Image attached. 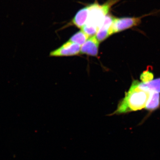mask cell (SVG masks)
<instances>
[{"label":"cell","mask_w":160,"mask_h":160,"mask_svg":"<svg viewBox=\"0 0 160 160\" xmlns=\"http://www.w3.org/2000/svg\"><path fill=\"white\" fill-rule=\"evenodd\" d=\"M139 82L138 80L132 82L125 97L118 104L117 109L110 115L126 114L145 108L150 92L140 89L138 87Z\"/></svg>","instance_id":"obj_1"},{"label":"cell","mask_w":160,"mask_h":160,"mask_svg":"<svg viewBox=\"0 0 160 160\" xmlns=\"http://www.w3.org/2000/svg\"><path fill=\"white\" fill-rule=\"evenodd\" d=\"M119 1V0H109L102 5H100L96 2L89 5L88 6L89 16L86 24L94 26L98 29H99L111 6Z\"/></svg>","instance_id":"obj_2"},{"label":"cell","mask_w":160,"mask_h":160,"mask_svg":"<svg viewBox=\"0 0 160 160\" xmlns=\"http://www.w3.org/2000/svg\"><path fill=\"white\" fill-rule=\"evenodd\" d=\"M153 13V12H152L140 17L115 18L111 28L112 35L139 26L142 23L143 18Z\"/></svg>","instance_id":"obj_3"},{"label":"cell","mask_w":160,"mask_h":160,"mask_svg":"<svg viewBox=\"0 0 160 160\" xmlns=\"http://www.w3.org/2000/svg\"><path fill=\"white\" fill-rule=\"evenodd\" d=\"M81 46L68 41L58 49L50 52L49 56L53 57L74 56L81 54Z\"/></svg>","instance_id":"obj_4"},{"label":"cell","mask_w":160,"mask_h":160,"mask_svg":"<svg viewBox=\"0 0 160 160\" xmlns=\"http://www.w3.org/2000/svg\"><path fill=\"white\" fill-rule=\"evenodd\" d=\"M100 42L95 36L90 37L81 47V54L92 57L98 56V54Z\"/></svg>","instance_id":"obj_5"},{"label":"cell","mask_w":160,"mask_h":160,"mask_svg":"<svg viewBox=\"0 0 160 160\" xmlns=\"http://www.w3.org/2000/svg\"><path fill=\"white\" fill-rule=\"evenodd\" d=\"M89 13L88 6L80 9L79 11H78L72 20V22L75 26L82 29L87 22Z\"/></svg>","instance_id":"obj_6"},{"label":"cell","mask_w":160,"mask_h":160,"mask_svg":"<svg viewBox=\"0 0 160 160\" xmlns=\"http://www.w3.org/2000/svg\"><path fill=\"white\" fill-rule=\"evenodd\" d=\"M149 92V98L145 108L147 111L153 112L160 107V95L157 92Z\"/></svg>","instance_id":"obj_7"},{"label":"cell","mask_w":160,"mask_h":160,"mask_svg":"<svg viewBox=\"0 0 160 160\" xmlns=\"http://www.w3.org/2000/svg\"><path fill=\"white\" fill-rule=\"evenodd\" d=\"M138 87L144 91L160 92V78L152 80L149 82L139 83Z\"/></svg>","instance_id":"obj_8"},{"label":"cell","mask_w":160,"mask_h":160,"mask_svg":"<svg viewBox=\"0 0 160 160\" xmlns=\"http://www.w3.org/2000/svg\"><path fill=\"white\" fill-rule=\"evenodd\" d=\"M89 38V36L87 35L82 30H81L73 35L69 41L82 46Z\"/></svg>","instance_id":"obj_9"},{"label":"cell","mask_w":160,"mask_h":160,"mask_svg":"<svg viewBox=\"0 0 160 160\" xmlns=\"http://www.w3.org/2000/svg\"><path fill=\"white\" fill-rule=\"evenodd\" d=\"M82 30L90 37L95 36L98 29L94 26L86 24L82 28Z\"/></svg>","instance_id":"obj_10"},{"label":"cell","mask_w":160,"mask_h":160,"mask_svg":"<svg viewBox=\"0 0 160 160\" xmlns=\"http://www.w3.org/2000/svg\"><path fill=\"white\" fill-rule=\"evenodd\" d=\"M154 75L150 70H145L140 76V79L143 83H147L152 81Z\"/></svg>","instance_id":"obj_11"}]
</instances>
